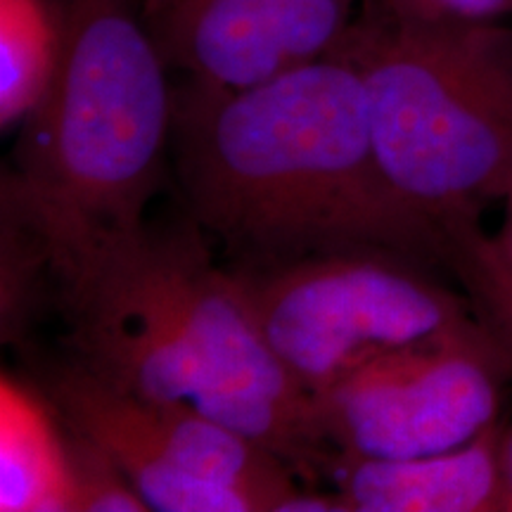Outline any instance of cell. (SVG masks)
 Listing matches in <instances>:
<instances>
[{
	"instance_id": "6da1fadb",
	"label": "cell",
	"mask_w": 512,
	"mask_h": 512,
	"mask_svg": "<svg viewBox=\"0 0 512 512\" xmlns=\"http://www.w3.org/2000/svg\"><path fill=\"white\" fill-rule=\"evenodd\" d=\"M171 150L190 221L228 268L332 252H389L451 271L437 228L377 159L361 74L328 55L259 86L174 91Z\"/></svg>"
},
{
	"instance_id": "7a4b0ae2",
	"label": "cell",
	"mask_w": 512,
	"mask_h": 512,
	"mask_svg": "<svg viewBox=\"0 0 512 512\" xmlns=\"http://www.w3.org/2000/svg\"><path fill=\"white\" fill-rule=\"evenodd\" d=\"M62 19L60 69L3 181L5 242L50 283L145 226L174 133L169 64L143 0H62Z\"/></svg>"
},
{
	"instance_id": "3957f363",
	"label": "cell",
	"mask_w": 512,
	"mask_h": 512,
	"mask_svg": "<svg viewBox=\"0 0 512 512\" xmlns=\"http://www.w3.org/2000/svg\"><path fill=\"white\" fill-rule=\"evenodd\" d=\"M332 55L361 74L384 176L439 230L475 304L489 249L482 214L512 190V29L368 0Z\"/></svg>"
},
{
	"instance_id": "277c9868",
	"label": "cell",
	"mask_w": 512,
	"mask_h": 512,
	"mask_svg": "<svg viewBox=\"0 0 512 512\" xmlns=\"http://www.w3.org/2000/svg\"><path fill=\"white\" fill-rule=\"evenodd\" d=\"M228 271L268 347L313 401L387 351L482 318L430 266L389 252Z\"/></svg>"
},
{
	"instance_id": "5b68a950",
	"label": "cell",
	"mask_w": 512,
	"mask_h": 512,
	"mask_svg": "<svg viewBox=\"0 0 512 512\" xmlns=\"http://www.w3.org/2000/svg\"><path fill=\"white\" fill-rule=\"evenodd\" d=\"M41 387L152 512H292L309 486L278 453L221 420L121 392L72 358L50 368Z\"/></svg>"
},
{
	"instance_id": "8992f818",
	"label": "cell",
	"mask_w": 512,
	"mask_h": 512,
	"mask_svg": "<svg viewBox=\"0 0 512 512\" xmlns=\"http://www.w3.org/2000/svg\"><path fill=\"white\" fill-rule=\"evenodd\" d=\"M512 375L505 339L475 318L373 358L316 399L330 451L413 458L458 448L494 425Z\"/></svg>"
},
{
	"instance_id": "52a82bcc",
	"label": "cell",
	"mask_w": 512,
	"mask_h": 512,
	"mask_svg": "<svg viewBox=\"0 0 512 512\" xmlns=\"http://www.w3.org/2000/svg\"><path fill=\"white\" fill-rule=\"evenodd\" d=\"M368 0H155L143 15L169 67L190 83L242 91L323 60Z\"/></svg>"
},
{
	"instance_id": "ba28073f",
	"label": "cell",
	"mask_w": 512,
	"mask_h": 512,
	"mask_svg": "<svg viewBox=\"0 0 512 512\" xmlns=\"http://www.w3.org/2000/svg\"><path fill=\"white\" fill-rule=\"evenodd\" d=\"M503 427L496 420L463 446L413 458L330 451L320 477L347 512H505Z\"/></svg>"
},
{
	"instance_id": "9c48e42d",
	"label": "cell",
	"mask_w": 512,
	"mask_h": 512,
	"mask_svg": "<svg viewBox=\"0 0 512 512\" xmlns=\"http://www.w3.org/2000/svg\"><path fill=\"white\" fill-rule=\"evenodd\" d=\"M0 510L76 512L69 427L43 387L0 377Z\"/></svg>"
},
{
	"instance_id": "30bf717a",
	"label": "cell",
	"mask_w": 512,
	"mask_h": 512,
	"mask_svg": "<svg viewBox=\"0 0 512 512\" xmlns=\"http://www.w3.org/2000/svg\"><path fill=\"white\" fill-rule=\"evenodd\" d=\"M62 5L0 0V126H22L41 105L60 69Z\"/></svg>"
},
{
	"instance_id": "8fae6325",
	"label": "cell",
	"mask_w": 512,
	"mask_h": 512,
	"mask_svg": "<svg viewBox=\"0 0 512 512\" xmlns=\"http://www.w3.org/2000/svg\"><path fill=\"white\" fill-rule=\"evenodd\" d=\"M69 444L76 512H150L126 472L95 441L69 427Z\"/></svg>"
},
{
	"instance_id": "7c38bea8",
	"label": "cell",
	"mask_w": 512,
	"mask_h": 512,
	"mask_svg": "<svg viewBox=\"0 0 512 512\" xmlns=\"http://www.w3.org/2000/svg\"><path fill=\"white\" fill-rule=\"evenodd\" d=\"M505 214L496 235L489 238V252L475 309L505 339L512 351V190L503 200Z\"/></svg>"
},
{
	"instance_id": "4fadbf2b",
	"label": "cell",
	"mask_w": 512,
	"mask_h": 512,
	"mask_svg": "<svg viewBox=\"0 0 512 512\" xmlns=\"http://www.w3.org/2000/svg\"><path fill=\"white\" fill-rule=\"evenodd\" d=\"M384 3L403 15L467 19V22H491L512 12V0H384Z\"/></svg>"
},
{
	"instance_id": "5bb4252c",
	"label": "cell",
	"mask_w": 512,
	"mask_h": 512,
	"mask_svg": "<svg viewBox=\"0 0 512 512\" xmlns=\"http://www.w3.org/2000/svg\"><path fill=\"white\" fill-rule=\"evenodd\" d=\"M501 467L505 486V512H512V420L505 422L501 441Z\"/></svg>"
},
{
	"instance_id": "9a60e30c",
	"label": "cell",
	"mask_w": 512,
	"mask_h": 512,
	"mask_svg": "<svg viewBox=\"0 0 512 512\" xmlns=\"http://www.w3.org/2000/svg\"><path fill=\"white\" fill-rule=\"evenodd\" d=\"M150 3H155V0H143V5H150Z\"/></svg>"
}]
</instances>
